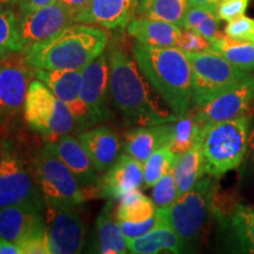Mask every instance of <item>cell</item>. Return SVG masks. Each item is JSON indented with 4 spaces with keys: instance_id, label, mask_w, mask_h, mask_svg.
<instances>
[{
    "instance_id": "obj_6",
    "label": "cell",
    "mask_w": 254,
    "mask_h": 254,
    "mask_svg": "<svg viewBox=\"0 0 254 254\" xmlns=\"http://www.w3.org/2000/svg\"><path fill=\"white\" fill-rule=\"evenodd\" d=\"M15 204L45 205L33 161L12 140L2 141L0 155V207Z\"/></svg>"
},
{
    "instance_id": "obj_26",
    "label": "cell",
    "mask_w": 254,
    "mask_h": 254,
    "mask_svg": "<svg viewBox=\"0 0 254 254\" xmlns=\"http://www.w3.org/2000/svg\"><path fill=\"white\" fill-rule=\"evenodd\" d=\"M171 171L176 180L178 194L182 195L192 189L206 174L205 159L200 142L189 151L176 154Z\"/></svg>"
},
{
    "instance_id": "obj_44",
    "label": "cell",
    "mask_w": 254,
    "mask_h": 254,
    "mask_svg": "<svg viewBox=\"0 0 254 254\" xmlns=\"http://www.w3.org/2000/svg\"><path fill=\"white\" fill-rule=\"evenodd\" d=\"M220 0H189V6H213L217 7Z\"/></svg>"
},
{
    "instance_id": "obj_20",
    "label": "cell",
    "mask_w": 254,
    "mask_h": 254,
    "mask_svg": "<svg viewBox=\"0 0 254 254\" xmlns=\"http://www.w3.org/2000/svg\"><path fill=\"white\" fill-rule=\"evenodd\" d=\"M139 0H91L79 23L106 30L125 28L134 18Z\"/></svg>"
},
{
    "instance_id": "obj_33",
    "label": "cell",
    "mask_w": 254,
    "mask_h": 254,
    "mask_svg": "<svg viewBox=\"0 0 254 254\" xmlns=\"http://www.w3.org/2000/svg\"><path fill=\"white\" fill-rule=\"evenodd\" d=\"M15 52H21L18 17L12 8L0 7V57Z\"/></svg>"
},
{
    "instance_id": "obj_11",
    "label": "cell",
    "mask_w": 254,
    "mask_h": 254,
    "mask_svg": "<svg viewBox=\"0 0 254 254\" xmlns=\"http://www.w3.org/2000/svg\"><path fill=\"white\" fill-rule=\"evenodd\" d=\"M80 95L86 110L88 127L107 122L112 118L107 53H101L93 62L81 68Z\"/></svg>"
},
{
    "instance_id": "obj_24",
    "label": "cell",
    "mask_w": 254,
    "mask_h": 254,
    "mask_svg": "<svg viewBox=\"0 0 254 254\" xmlns=\"http://www.w3.org/2000/svg\"><path fill=\"white\" fill-rule=\"evenodd\" d=\"M187 249L172 228L159 225L150 232L128 241V252L133 254H157L161 252L184 253Z\"/></svg>"
},
{
    "instance_id": "obj_7",
    "label": "cell",
    "mask_w": 254,
    "mask_h": 254,
    "mask_svg": "<svg viewBox=\"0 0 254 254\" xmlns=\"http://www.w3.org/2000/svg\"><path fill=\"white\" fill-rule=\"evenodd\" d=\"M33 166L47 207L77 208L86 201L80 183L72 171L45 145L33 158Z\"/></svg>"
},
{
    "instance_id": "obj_17",
    "label": "cell",
    "mask_w": 254,
    "mask_h": 254,
    "mask_svg": "<svg viewBox=\"0 0 254 254\" xmlns=\"http://www.w3.org/2000/svg\"><path fill=\"white\" fill-rule=\"evenodd\" d=\"M45 146L72 171L81 186H99L100 179L97 174L98 171L94 168L77 136L67 133L58 138L45 140Z\"/></svg>"
},
{
    "instance_id": "obj_43",
    "label": "cell",
    "mask_w": 254,
    "mask_h": 254,
    "mask_svg": "<svg viewBox=\"0 0 254 254\" xmlns=\"http://www.w3.org/2000/svg\"><path fill=\"white\" fill-rule=\"evenodd\" d=\"M247 151H249L251 161H252L254 166V126L251 127L250 133H249V139H247Z\"/></svg>"
},
{
    "instance_id": "obj_47",
    "label": "cell",
    "mask_w": 254,
    "mask_h": 254,
    "mask_svg": "<svg viewBox=\"0 0 254 254\" xmlns=\"http://www.w3.org/2000/svg\"><path fill=\"white\" fill-rule=\"evenodd\" d=\"M1 146H2V142L0 141V155H1Z\"/></svg>"
},
{
    "instance_id": "obj_5",
    "label": "cell",
    "mask_w": 254,
    "mask_h": 254,
    "mask_svg": "<svg viewBox=\"0 0 254 254\" xmlns=\"http://www.w3.org/2000/svg\"><path fill=\"white\" fill-rule=\"evenodd\" d=\"M215 184L212 177H202L192 189L178 196L172 205L157 207L159 225L171 227L186 249L198 243L212 213Z\"/></svg>"
},
{
    "instance_id": "obj_36",
    "label": "cell",
    "mask_w": 254,
    "mask_h": 254,
    "mask_svg": "<svg viewBox=\"0 0 254 254\" xmlns=\"http://www.w3.org/2000/svg\"><path fill=\"white\" fill-rule=\"evenodd\" d=\"M18 246L20 247L21 254H50L46 225L28 234Z\"/></svg>"
},
{
    "instance_id": "obj_15",
    "label": "cell",
    "mask_w": 254,
    "mask_h": 254,
    "mask_svg": "<svg viewBox=\"0 0 254 254\" xmlns=\"http://www.w3.org/2000/svg\"><path fill=\"white\" fill-rule=\"evenodd\" d=\"M30 67L24 62L0 64V117L4 124L24 109L31 82Z\"/></svg>"
},
{
    "instance_id": "obj_30",
    "label": "cell",
    "mask_w": 254,
    "mask_h": 254,
    "mask_svg": "<svg viewBox=\"0 0 254 254\" xmlns=\"http://www.w3.org/2000/svg\"><path fill=\"white\" fill-rule=\"evenodd\" d=\"M220 18L217 13V7L213 6H189L182 28L198 32L209 41L221 37L219 30Z\"/></svg>"
},
{
    "instance_id": "obj_8",
    "label": "cell",
    "mask_w": 254,
    "mask_h": 254,
    "mask_svg": "<svg viewBox=\"0 0 254 254\" xmlns=\"http://www.w3.org/2000/svg\"><path fill=\"white\" fill-rule=\"evenodd\" d=\"M25 122L44 140L58 138L75 129V119L68 106L39 79L30 82L24 104Z\"/></svg>"
},
{
    "instance_id": "obj_12",
    "label": "cell",
    "mask_w": 254,
    "mask_h": 254,
    "mask_svg": "<svg viewBox=\"0 0 254 254\" xmlns=\"http://www.w3.org/2000/svg\"><path fill=\"white\" fill-rule=\"evenodd\" d=\"M50 254H75L84 249L86 226L77 208L45 207Z\"/></svg>"
},
{
    "instance_id": "obj_22",
    "label": "cell",
    "mask_w": 254,
    "mask_h": 254,
    "mask_svg": "<svg viewBox=\"0 0 254 254\" xmlns=\"http://www.w3.org/2000/svg\"><path fill=\"white\" fill-rule=\"evenodd\" d=\"M126 30L136 43L158 47H177L183 33L176 24L144 17L133 18Z\"/></svg>"
},
{
    "instance_id": "obj_45",
    "label": "cell",
    "mask_w": 254,
    "mask_h": 254,
    "mask_svg": "<svg viewBox=\"0 0 254 254\" xmlns=\"http://www.w3.org/2000/svg\"><path fill=\"white\" fill-rule=\"evenodd\" d=\"M15 4H19V0H0V7L12 8Z\"/></svg>"
},
{
    "instance_id": "obj_31",
    "label": "cell",
    "mask_w": 254,
    "mask_h": 254,
    "mask_svg": "<svg viewBox=\"0 0 254 254\" xmlns=\"http://www.w3.org/2000/svg\"><path fill=\"white\" fill-rule=\"evenodd\" d=\"M171 125L172 133L170 148L176 154L189 151L200 142L201 125L196 120L194 113L189 112L182 118L173 120Z\"/></svg>"
},
{
    "instance_id": "obj_46",
    "label": "cell",
    "mask_w": 254,
    "mask_h": 254,
    "mask_svg": "<svg viewBox=\"0 0 254 254\" xmlns=\"http://www.w3.org/2000/svg\"><path fill=\"white\" fill-rule=\"evenodd\" d=\"M2 125H4V123H2V120H1V117H0V127H1Z\"/></svg>"
},
{
    "instance_id": "obj_27",
    "label": "cell",
    "mask_w": 254,
    "mask_h": 254,
    "mask_svg": "<svg viewBox=\"0 0 254 254\" xmlns=\"http://www.w3.org/2000/svg\"><path fill=\"white\" fill-rule=\"evenodd\" d=\"M189 0H139L138 17L158 19L183 27Z\"/></svg>"
},
{
    "instance_id": "obj_1",
    "label": "cell",
    "mask_w": 254,
    "mask_h": 254,
    "mask_svg": "<svg viewBox=\"0 0 254 254\" xmlns=\"http://www.w3.org/2000/svg\"><path fill=\"white\" fill-rule=\"evenodd\" d=\"M107 58L110 100L126 126H151L178 119L158 104L133 55L123 47L112 46Z\"/></svg>"
},
{
    "instance_id": "obj_25",
    "label": "cell",
    "mask_w": 254,
    "mask_h": 254,
    "mask_svg": "<svg viewBox=\"0 0 254 254\" xmlns=\"http://www.w3.org/2000/svg\"><path fill=\"white\" fill-rule=\"evenodd\" d=\"M98 252L101 254H125L128 252V241L113 212L112 201L105 205L95 221Z\"/></svg>"
},
{
    "instance_id": "obj_41",
    "label": "cell",
    "mask_w": 254,
    "mask_h": 254,
    "mask_svg": "<svg viewBox=\"0 0 254 254\" xmlns=\"http://www.w3.org/2000/svg\"><path fill=\"white\" fill-rule=\"evenodd\" d=\"M53 1H57V0H19L18 5L19 8H20V12H26L43 7V6L49 5Z\"/></svg>"
},
{
    "instance_id": "obj_4",
    "label": "cell",
    "mask_w": 254,
    "mask_h": 254,
    "mask_svg": "<svg viewBox=\"0 0 254 254\" xmlns=\"http://www.w3.org/2000/svg\"><path fill=\"white\" fill-rule=\"evenodd\" d=\"M251 122L252 114H245L201 126L200 146L208 176L220 178L240 166L247 153Z\"/></svg>"
},
{
    "instance_id": "obj_37",
    "label": "cell",
    "mask_w": 254,
    "mask_h": 254,
    "mask_svg": "<svg viewBox=\"0 0 254 254\" xmlns=\"http://www.w3.org/2000/svg\"><path fill=\"white\" fill-rule=\"evenodd\" d=\"M177 47H179L185 53H201L212 51L211 41L199 34L198 32L186 30V28H183L182 37Z\"/></svg>"
},
{
    "instance_id": "obj_32",
    "label": "cell",
    "mask_w": 254,
    "mask_h": 254,
    "mask_svg": "<svg viewBox=\"0 0 254 254\" xmlns=\"http://www.w3.org/2000/svg\"><path fill=\"white\" fill-rule=\"evenodd\" d=\"M176 159V153L170 146H164L153 152L144 163V185L152 187L155 183L171 171Z\"/></svg>"
},
{
    "instance_id": "obj_29",
    "label": "cell",
    "mask_w": 254,
    "mask_h": 254,
    "mask_svg": "<svg viewBox=\"0 0 254 254\" xmlns=\"http://www.w3.org/2000/svg\"><path fill=\"white\" fill-rule=\"evenodd\" d=\"M211 45L212 52L219 53L238 68L251 73L254 71V44L230 39L222 34Z\"/></svg>"
},
{
    "instance_id": "obj_13",
    "label": "cell",
    "mask_w": 254,
    "mask_h": 254,
    "mask_svg": "<svg viewBox=\"0 0 254 254\" xmlns=\"http://www.w3.org/2000/svg\"><path fill=\"white\" fill-rule=\"evenodd\" d=\"M254 110V75L227 88L208 103L195 109L194 116L200 125L224 122L252 114Z\"/></svg>"
},
{
    "instance_id": "obj_23",
    "label": "cell",
    "mask_w": 254,
    "mask_h": 254,
    "mask_svg": "<svg viewBox=\"0 0 254 254\" xmlns=\"http://www.w3.org/2000/svg\"><path fill=\"white\" fill-rule=\"evenodd\" d=\"M219 224L227 231L234 251L254 254V207L237 204L230 217Z\"/></svg>"
},
{
    "instance_id": "obj_35",
    "label": "cell",
    "mask_w": 254,
    "mask_h": 254,
    "mask_svg": "<svg viewBox=\"0 0 254 254\" xmlns=\"http://www.w3.org/2000/svg\"><path fill=\"white\" fill-rule=\"evenodd\" d=\"M225 36L233 40L254 44V19L244 14L227 21V25L225 26Z\"/></svg>"
},
{
    "instance_id": "obj_28",
    "label": "cell",
    "mask_w": 254,
    "mask_h": 254,
    "mask_svg": "<svg viewBox=\"0 0 254 254\" xmlns=\"http://www.w3.org/2000/svg\"><path fill=\"white\" fill-rule=\"evenodd\" d=\"M155 213H157V206L153 200L146 196L139 189L123 195L114 211L117 220L129 222L145 221L154 217Z\"/></svg>"
},
{
    "instance_id": "obj_18",
    "label": "cell",
    "mask_w": 254,
    "mask_h": 254,
    "mask_svg": "<svg viewBox=\"0 0 254 254\" xmlns=\"http://www.w3.org/2000/svg\"><path fill=\"white\" fill-rule=\"evenodd\" d=\"M45 205L15 204L0 207V237L19 244L45 226Z\"/></svg>"
},
{
    "instance_id": "obj_16",
    "label": "cell",
    "mask_w": 254,
    "mask_h": 254,
    "mask_svg": "<svg viewBox=\"0 0 254 254\" xmlns=\"http://www.w3.org/2000/svg\"><path fill=\"white\" fill-rule=\"evenodd\" d=\"M142 184L144 164L129 154L123 153L105 171L98 189L101 198L119 200L126 193L140 189Z\"/></svg>"
},
{
    "instance_id": "obj_10",
    "label": "cell",
    "mask_w": 254,
    "mask_h": 254,
    "mask_svg": "<svg viewBox=\"0 0 254 254\" xmlns=\"http://www.w3.org/2000/svg\"><path fill=\"white\" fill-rule=\"evenodd\" d=\"M74 23V15L71 9L59 0L32 11L20 12L18 32L21 52L49 39Z\"/></svg>"
},
{
    "instance_id": "obj_21",
    "label": "cell",
    "mask_w": 254,
    "mask_h": 254,
    "mask_svg": "<svg viewBox=\"0 0 254 254\" xmlns=\"http://www.w3.org/2000/svg\"><path fill=\"white\" fill-rule=\"evenodd\" d=\"M171 133L172 125L170 122L129 129L124 135L122 144L124 153L144 164L153 152L164 146H170Z\"/></svg>"
},
{
    "instance_id": "obj_39",
    "label": "cell",
    "mask_w": 254,
    "mask_h": 254,
    "mask_svg": "<svg viewBox=\"0 0 254 254\" xmlns=\"http://www.w3.org/2000/svg\"><path fill=\"white\" fill-rule=\"evenodd\" d=\"M118 221L120 228H122L124 236L126 237L127 241L134 239V238H138L142 236V234L150 232L152 228L155 226H159V220L157 218V214L154 217H152L147 220L141 221V222H129V221Z\"/></svg>"
},
{
    "instance_id": "obj_42",
    "label": "cell",
    "mask_w": 254,
    "mask_h": 254,
    "mask_svg": "<svg viewBox=\"0 0 254 254\" xmlns=\"http://www.w3.org/2000/svg\"><path fill=\"white\" fill-rule=\"evenodd\" d=\"M0 254H21V250L18 244L0 237Z\"/></svg>"
},
{
    "instance_id": "obj_2",
    "label": "cell",
    "mask_w": 254,
    "mask_h": 254,
    "mask_svg": "<svg viewBox=\"0 0 254 254\" xmlns=\"http://www.w3.org/2000/svg\"><path fill=\"white\" fill-rule=\"evenodd\" d=\"M132 55L146 80L177 118L186 116L192 104L190 65L186 53L179 47L135 43Z\"/></svg>"
},
{
    "instance_id": "obj_19",
    "label": "cell",
    "mask_w": 254,
    "mask_h": 254,
    "mask_svg": "<svg viewBox=\"0 0 254 254\" xmlns=\"http://www.w3.org/2000/svg\"><path fill=\"white\" fill-rule=\"evenodd\" d=\"M75 136L98 173L105 172L118 158L122 141L119 135L110 127L99 126L82 129Z\"/></svg>"
},
{
    "instance_id": "obj_9",
    "label": "cell",
    "mask_w": 254,
    "mask_h": 254,
    "mask_svg": "<svg viewBox=\"0 0 254 254\" xmlns=\"http://www.w3.org/2000/svg\"><path fill=\"white\" fill-rule=\"evenodd\" d=\"M190 65L192 105L202 106L252 73L238 68L215 52L186 53Z\"/></svg>"
},
{
    "instance_id": "obj_38",
    "label": "cell",
    "mask_w": 254,
    "mask_h": 254,
    "mask_svg": "<svg viewBox=\"0 0 254 254\" xmlns=\"http://www.w3.org/2000/svg\"><path fill=\"white\" fill-rule=\"evenodd\" d=\"M250 0H220L217 5V13L220 20L231 21L245 14Z\"/></svg>"
},
{
    "instance_id": "obj_40",
    "label": "cell",
    "mask_w": 254,
    "mask_h": 254,
    "mask_svg": "<svg viewBox=\"0 0 254 254\" xmlns=\"http://www.w3.org/2000/svg\"><path fill=\"white\" fill-rule=\"evenodd\" d=\"M59 1H62L63 4H65L71 9L73 15H74V21L79 23L82 14L87 9L91 0H59Z\"/></svg>"
},
{
    "instance_id": "obj_3",
    "label": "cell",
    "mask_w": 254,
    "mask_h": 254,
    "mask_svg": "<svg viewBox=\"0 0 254 254\" xmlns=\"http://www.w3.org/2000/svg\"><path fill=\"white\" fill-rule=\"evenodd\" d=\"M109 38L106 28L74 23L21 52L23 62L32 68L81 69L105 52Z\"/></svg>"
},
{
    "instance_id": "obj_34",
    "label": "cell",
    "mask_w": 254,
    "mask_h": 254,
    "mask_svg": "<svg viewBox=\"0 0 254 254\" xmlns=\"http://www.w3.org/2000/svg\"><path fill=\"white\" fill-rule=\"evenodd\" d=\"M178 189L172 171L160 178L152 186V200L157 207H167L178 199Z\"/></svg>"
},
{
    "instance_id": "obj_14",
    "label": "cell",
    "mask_w": 254,
    "mask_h": 254,
    "mask_svg": "<svg viewBox=\"0 0 254 254\" xmlns=\"http://www.w3.org/2000/svg\"><path fill=\"white\" fill-rule=\"evenodd\" d=\"M34 77L50 88L57 98L72 111L75 119V131L88 128L87 116L81 100V69L34 68Z\"/></svg>"
}]
</instances>
